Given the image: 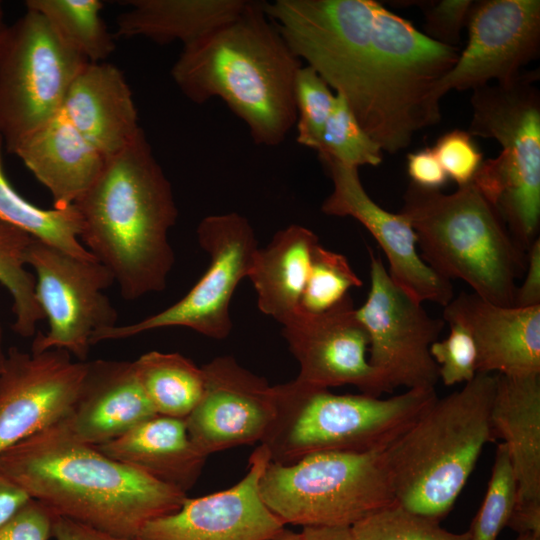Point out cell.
Returning a JSON list of instances; mask_svg holds the SVG:
<instances>
[{
  "mask_svg": "<svg viewBox=\"0 0 540 540\" xmlns=\"http://www.w3.org/2000/svg\"><path fill=\"white\" fill-rule=\"evenodd\" d=\"M52 537L55 540H137L114 536L61 516L55 517Z\"/></svg>",
  "mask_w": 540,
  "mask_h": 540,
  "instance_id": "7bdbcfd3",
  "label": "cell"
},
{
  "mask_svg": "<svg viewBox=\"0 0 540 540\" xmlns=\"http://www.w3.org/2000/svg\"><path fill=\"white\" fill-rule=\"evenodd\" d=\"M442 319L472 336L477 373L540 374V305L506 307L462 292L444 307Z\"/></svg>",
  "mask_w": 540,
  "mask_h": 540,
  "instance_id": "44dd1931",
  "label": "cell"
},
{
  "mask_svg": "<svg viewBox=\"0 0 540 540\" xmlns=\"http://www.w3.org/2000/svg\"><path fill=\"white\" fill-rule=\"evenodd\" d=\"M33 237L0 221V284L12 298L13 331L21 337L36 334L44 314L35 296V276L27 269Z\"/></svg>",
  "mask_w": 540,
  "mask_h": 540,
  "instance_id": "4dcf8cb0",
  "label": "cell"
},
{
  "mask_svg": "<svg viewBox=\"0 0 540 540\" xmlns=\"http://www.w3.org/2000/svg\"><path fill=\"white\" fill-rule=\"evenodd\" d=\"M297 142L317 150L335 95L327 83L309 66H301L295 79Z\"/></svg>",
  "mask_w": 540,
  "mask_h": 540,
  "instance_id": "d590c367",
  "label": "cell"
},
{
  "mask_svg": "<svg viewBox=\"0 0 540 540\" xmlns=\"http://www.w3.org/2000/svg\"><path fill=\"white\" fill-rule=\"evenodd\" d=\"M318 155L354 168L378 166L380 146L362 129L345 98L335 94L332 111L323 130Z\"/></svg>",
  "mask_w": 540,
  "mask_h": 540,
  "instance_id": "1f68e13d",
  "label": "cell"
},
{
  "mask_svg": "<svg viewBox=\"0 0 540 540\" xmlns=\"http://www.w3.org/2000/svg\"><path fill=\"white\" fill-rule=\"evenodd\" d=\"M384 450L322 452L289 465L270 461L261 497L285 525L351 527L396 501Z\"/></svg>",
  "mask_w": 540,
  "mask_h": 540,
  "instance_id": "9c48e42d",
  "label": "cell"
},
{
  "mask_svg": "<svg viewBox=\"0 0 540 540\" xmlns=\"http://www.w3.org/2000/svg\"><path fill=\"white\" fill-rule=\"evenodd\" d=\"M525 279L517 287L513 307L528 308L540 305V239L527 251Z\"/></svg>",
  "mask_w": 540,
  "mask_h": 540,
  "instance_id": "b9f144b4",
  "label": "cell"
},
{
  "mask_svg": "<svg viewBox=\"0 0 540 540\" xmlns=\"http://www.w3.org/2000/svg\"><path fill=\"white\" fill-rule=\"evenodd\" d=\"M247 0H129L115 38L144 37L158 44L192 43L235 18Z\"/></svg>",
  "mask_w": 540,
  "mask_h": 540,
  "instance_id": "4316f807",
  "label": "cell"
},
{
  "mask_svg": "<svg viewBox=\"0 0 540 540\" xmlns=\"http://www.w3.org/2000/svg\"><path fill=\"white\" fill-rule=\"evenodd\" d=\"M74 205L82 219L81 243L111 272L123 299L166 288L175 262L168 236L178 209L143 130L106 159Z\"/></svg>",
  "mask_w": 540,
  "mask_h": 540,
  "instance_id": "3957f363",
  "label": "cell"
},
{
  "mask_svg": "<svg viewBox=\"0 0 540 540\" xmlns=\"http://www.w3.org/2000/svg\"><path fill=\"white\" fill-rule=\"evenodd\" d=\"M52 196L53 208L72 206L100 175L106 158L60 111L11 150Z\"/></svg>",
  "mask_w": 540,
  "mask_h": 540,
  "instance_id": "cb8c5ba5",
  "label": "cell"
},
{
  "mask_svg": "<svg viewBox=\"0 0 540 540\" xmlns=\"http://www.w3.org/2000/svg\"><path fill=\"white\" fill-rule=\"evenodd\" d=\"M155 415L133 362L98 359L87 362L77 398L64 420L77 440L100 446Z\"/></svg>",
  "mask_w": 540,
  "mask_h": 540,
  "instance_id": "7402d4cb",
  "label": "cell"
},
{
  "mask_svg": "<svg viewBox=\"0 0 540 540\" xmlns=\"http://www.w3.org/2000/svg\"><path fill=\"white\" fill-rule=\"evenodd\" d=\"M301 533L305 540H355L351 528L346 526L303 527Z\"/></svg>",
  "mask_w": 540,
  "mask_h": 540,
  "instance_id": "f6af8a7d",
  "label": "cell"
},
{
  "mask_svg": "<svg viewBox=\"0 0 540 540\" xmlns=\"http://www.w3.org/2000/svg\"><path fill=\"white\" fill-rule=\"evenodd\" d=\"M273 393L274 418L260 444L281 465L322 452L384 450L437 399L435 388L383 399L297 380L273 386Z\"/></svg>",
  "mask_w": 540,
  "mask_h": 540,
  "instance_id": "52a82bcc",
  "label": "cell"
},
{
  "mask_svg": "<svg viewBox=\"0 0 540 540\" xmlns=\"http://www.w3.org/2000/svg\"><path fill=\"white\" fill-rule=\"evenodd\" d=\"M362 285L343 254L330 251L319 243L313 251L299 309L308 313L324 312L339 303L351 288Z\"/></svg>",
  "mask_w": 540,
  "mask_h": 540,
  "instance_id": "836d02e7",
  "label": "cell"
},
{
  "mask_svg": "<svg viewBox=\"0 0 540 540\" xmlns=\"http://www.w3.org/2000/svg\"><path fill=\"white\" fill-rule=\"evenodd\" d=\"M407 172L413 184L429 190H440L448 180L432 148L409 153Z\"/></svg>",
  "mask_w": 540,
  "mask_h": 540,
  "instance_id": "60d3db41",
  "label": "cell"
},
{
  "mask_svg": "<svg viewBox=\"0 0 540 540\" xmlns=\"http://www.w3.org/2000/svg\"><path fill=\"white\" fill-rule=\"evenodd\" d=\"M516 480L505 444L496 447L484 500L470 528V540H496L507 527L516 503Z\"/></svg>",
  "mask_w": 540,
  "mask_h": 540,
  "instance_id": "e575fe53",
  "label": "cell"
},
{
  "mask_svg": "<svg viewBox=\"0 0 540 540\" xmlns=\"http://www.w3.org/2000/svg\"><path fill=\"white\" fill-rule=\"evenodd\" d=\"M370 290L356 314L369 336V364L378 374L385 393L398 387L435 388L438 365L430 346L445 325L431 317L390 279L382 258L368 248Z\"/></svg>",
  "mask_w": 540,
  "mask_h": 540,
  "instance_id": "4fadbf2b",
  "label": "cell"
},
{
  "mask_svg": "<svg viewBox=\"0 0 540 540\" xmlns=\"http://www.w3.org/2000/svg\"><path fill=\"white\" fill-rule=\"evenodd\" d=\"M60 111L106 159L124 150L143 130L123 73L107 62H88L81 69Z\"/></svg>",
  "mask_w": 540,
  "mask_h": 540,
  "instance_id": "603a6c76",
  "label": "cell"
},
{
  "mask_svg": "<svg viewBox=\"0 0 540 540\" xmlns=\"http://www.w3.org/2000/svg\"><path fill=\"white\" fill-rule=\"evenodd\" d=\"M106 456L185 493L206 461L191 441L185 419L155 415L122 436L96 446Z\"/></svg>",
  "mask_w": 540,
  "mask_h": 540,
  "instance_id": "d4e9b609",
  "label": "cell"
},
{
  "mask_svg": "<svg viewBox=\"0 0 540 540\" xmlns=\"http://www.w3.org/2000/svg\"><path fill=\"white\" fill-rule=\"evenodd\" d=\"M301 66L263 1H247L235 18L183 46L171 77L193 103L222 99L255 144L277 146L296 123L294 87Z\"/></svg>",
  "mask_w": 540,
  "mask_h": 540,
  "instance_id": "277c9868",
  "label": "cell"
},
{
  "mask_svg": "<svg viewBox=\"0 0 540 540\" xmlns=\"http://www.w3.org/2000/svg\"><path fill=\"white\" fill-rule=\"evenodd\" d=\"M30 499L20 486L0 472V530Z\"/></svg>",
  "mask_w": 540,
  "mask_h": 540,
  "instance_id": "ee69618b",
  "label": "cell"
},
{
  "mask_svg": "<svg viewBox=\"0 0 540 540\" xmlns=\"http://www.w3.org/2000/svg\"><path fill=\"white\" fill-rule=\"evenodd\" d=\"M468 43L453 68L436 84L434 98L450 90L475 89L496 80L508 84L535 59L540 47L539 0L474 2L467 21Z\"/></svg>",
  "mask_w": 540,
  "mask_h": 540,
  "instance_id": "5bb4252c",
  "label": "cell"
},
{
  "mask_svg": "<svg viewBox=\"0 0 540 540\" xmlns=\"http://www.w3.org/2000/svg\"><path fill=\"white\" fill-rule=\"evenodd\" d=\"M27 264L34 271L36 300L49 329L38 332L32 353L63 349L85 362L98 331L117 325L118 313L104 291L115 283L96 259L84 260L33 239Z\"/></svg>",
  "mask_w": 540,
  "mask_h": 540,
  "instance_id": "7c38bea8",
  "label": "cell"
},
{
  "mask_svg": "<svg viewBox=\"0 0 540 540\" xmlns=\"http://www.w3.org/2000/svg\"><path fill=\"white\" fill-rule=\"evenodd\" d=\"M6 27H7V24L5 22V11L3 7V3L2 1H0V36L2 35Z\"/></svg>",
  "mask_w": 540,
  "mask_h": 540,
  "instance_id": "c3c4849f",
  "label": "cell"
},
{
  "mask_svg": "<svg viewBox=\"0 0 540 540\" xmlns=\"http://www.w3.org/2000/svg\"><path fill=\"white\" fill-rule=\"evenodd\" d=\"M6 361V352L4 351L3 345V329L0 323V372L2 371Z\"/></svg>",
  "mask_w": 540,
  "mask_h": 540,
  "instance_id": "7dc6e473",
  "label": "cell"
},
{
  "mask_svg": "<svg viewBox=\"0 0 540 540\" xmlns=\"http://www.w3.org/2000/svg\"><path fill=\"white\" fill-rule=\"evenodd\" d=\"M496 374L477 373L438 398L384 451L396 502L441 521L453 508L484 446L494 441L490 412Z\"/></svg>",
  "mask_w": 540,
  "mask_h": 540,
  "instance_id": "5b68a950",
  "label": "cell"
},
{
  "mask_svg": "<svg viewBox=\"0 0 540 540\" xmlns=\"http://www.w3.org/2000/svg\"><path fill=\"white\" fill-rule=\"evenodd\" d=\"M0 472L55 515L130 539L187 497L77 440L64 419L3 452Z\"/></svg>",
  "mask_w": 540,
  "mask_h": 540,
  "instance_id": "7a4b0ae2",
  "label": "cell"
},
{
  "mask_svg": "<svg viewBox=\"0 0 540 540\" xmlns=\"http://www.w3.org/2000/svg\"><path fill=\"white\" fill-rule=\"evenodd\" d=\"M440 522L410 511L395 501L350 528L355 540H470L468 530L450 532Z\"/></svg>",
  "mask_w": 540,
  "mask_h": 540,
  "instance_id": "d6a6232c",
  "label": "cell"
},
{
  "mask_svg": "<svg viewBox=\"0 0 540 540\" xmlns=\"http://www.w3.org/2000/svg\"><path fill=\"white\" fill-rule=\"evenodd\" d=\"M86 364L63 349L7 350L0 372V455L69 415Z\"/></svg>",
  "mask_w": 540,
  "mask_h": 540,
  "instance_id": "2e32d148",
  "label": "cell"
},
{
  "mask_svg": "<svg viewBox=\"0 0 540 540\" xmlns=\"http://www.w3.org/2000/svg\"><path fill=\"white\" fill-rule=\"evenodd\" d=\"M432 149L447 177L458 187L471 183L483 162V154L468 131H449L438 138Z\"/></svg>",
  "mask_w": 540,
  "mask_h": 540,
  "instance_id": "74e56055",
  "label": "cell"
},
{
  "mask_svg": "<svg viewBox=\"0 0 540 540\" xmlns=\"http://www.w3.org/2000/svg\"><path fill=\"white\" fill-rule=\"evenodd\" d=\"M318 244L312 230L292 224L277 231L266 247L257 249L248 278L262 313L282 323L299 309Z\"/></svg>",
  "mask_w": 540,
  "mask_h": 540,
  "instance_id": "484cf974",
  "label": "cell"
},
{
  "mask_svg": "<svg viewBox=\"0 0 540 540\" xmlns=\"http://www.w3.org/2000/svg\"><path fill=\"white\" fill-rule=\"evenodd\" d=\"M88 63L38 12H26L0 36V136L7 152L57 115Z\"/></svg>",
  "mask_w": 540,
  "mask_h": 540,
  "instance_id": "30bf717a",
  "label": "cell"
},
{
  "mask_svg": "<svg viewBox=\"0 0 540 540\" xmlns=\"http://www.w3.org/2000/svg\"><path fill=\"white\" fill-rule=\"evenodd\" d=\"M401 213L412 226L421 258L442 278L458 279L494 304L513 307L527 252L473 182L445 194L409 183Z\"/></svg>",
  "mask_w": 540,
  "mask_h": 540,
  "instance_id": "8992f818",
  "label": "cell"
},
{
  "mask_svg": "<svg viewBox=\"0 0 540 540\" xmlns=\"http://www.w3.org/2000/svg\"><path fill=\"white\" fill-rule=\"evenodd\" d=\"M204 391L185 418L188 435L206 457L260 441L275 413L273 386L242 367L232 356L202 366Z\"/></svg>",
  "mask_w": 540,
  "mask_h": 540,
  "instance_id": "ac0fdd59",
  "label": "cell"
},
{
  "mask_svg": "<svg viewBox=\"0 0 540 540\" xmlns=\"http://www.w3.org/2000/svg\"><path fill=\"white\" fill-rule=\"evenodd\" d=\"M3 147L0 136V221L69 255L84 260L95 259L79 239L82 219L75 205L62 210L44 209L24 198L5 174Z\"/></svg>",
  "mask_w": 540,
  "mask_h": 540,
  "instance_id": "f1b7e54d",
  "label": "cell"
},
{
  "mask_svg": "<svg viewBox=\"0 0 540 540\" xmlns=\"http://www.w3.org/2000/svg\"><path fill=\"white\" fill-rule=\"evenodd\" d=\"M137 540H139V539H137Z\"/></svg>",
  "mask_w": 540,
  "mask_h": 540,
  "instance_id": "f907efd6",
  "label": "cell"
},
{
  "mask_svg": "<svg viewBox=\"0 0 540 540\" xmlns=\"http://www.w3.org/2000/svg\"><path fill=\"white\" fill-rule=\"evenodd\" d=\"M539 71L508 84L473 89L469 134L497 140L502 150L480 165L472 182L496 210L525 252L539 238L540 94Z\"/></svg>",
  "mask_w": 540,
  "mask_h": 540,
  "instance_id": "ba28073f",
  "label": "cell"
},
{
  "mask_svg": "<svg viewBox=\"0 0 540 540\" xmlns=\"http://www.w3.org/2000/svg\"><path fill=\"white\" fill-rule=\"evenodd\" d=\"M449 335L429 349L438 365L439 380L445 386L471 381L477 374V350L470 333L458 324H449Z\"/></svg>",
  "mask_w": 540,
  "mask_h": 540,
  "instance_id": "8d00e7d4",
  "label": "cell"
},
{
  "mask_svg": "<svg viewBox=\"0 0 540 540\" xmlns=\"http://www.w3.org/2000/svg\"><path fill=\"white\" fill-rule=\"evenodd\" d=\"M332 181L333 189L323 201L324 214L352 217L374 237L388 260L390 279L406 295L423 304L429 301L445 307L453 298L451 281L439 276L417 251V236L401 213H391L365 191L358 168L318 155Z\"/></svg>",
  "mask_w": 540,
  "mask_h": 540,
  "instance_id": "e0dca14e",
  "label": "cell"
},
{
  "mask_svg": "<svg viewBox=\"0 0 540 540\" xmlns=\"http://www.w3.org/2000/svg\"><path fill=\"white\" fill-rule=\"evenodd\" d=\"M270 462L259 445L251 454L246 475L232 487L188 498L181 507L148 521L139 540H271L285 524L264 503L259 484Z\"/></svg>",
  "mask_w": 540,
  "mask_h": 540,
  "instance_id": "d6986e66",
  "label": "cell"
},
{
  "mask_svg": "<svg viewBox=\"0 0 540 540\" xmlns=\"http://www.w3.org/2000/svg\"><path fill=\"white\" fill-rule=\"evenodd\" d=\"M515 540H540V537L532 534H518Z\"/></svg>",
  "mask_w": 540,
  "mask_h": 540,
  "instance_id": "681fc988",
  "label": "cell"
},
{
  "mask_svg": "<svg viewBox=\"0 0 540 540\" xmlns=\"http://www.w3.org/2000/svg\"><path fill=\"white\" fill-rule=\"evenodd\" d=\"M293 54L343 96L362 129L395 154L441 120L436 84L458 47L436 42L374 0L263 1Z\"/></svg>",
  "mask_w": 540,
  "mask_h": 540,
  "instance_id": "6da1fadb",
  "label": "cell"
},
{
  "mask_svg": "<svg viewBox=\"0 0 540 540\" xmlns=\"http://www.w3.org/2000/svg\"><path fill=\"white\" fill-rule=\"evenodd\" d=\"M473 4L471 0L423 2L424 34L441 44L457 47Z\"/></svg>",
  "mask_w": 540,
  "mask_h": 540,
  "instance_id": "f35d334b",
  "label": "cell"
},
{
  "mask_svg": "<svg viewBox=\"0 0 540 540\" xmlns=\"http://www.w3.org/2000/svg\"><path fill=\"white\" fill-rule=\"evenodd\" d=\"M196 233L199 245L210 256V264L188 293L170 307L136 323L98 331L92 337V345L166 327H186L218 340L230 334L232 296L241 280L248 277L259 248L254 229L244 216L229 212L206 216Z\"/></svg>",
  "mask_w": 540,
  "mask_h": 540,
  "instance_id": "8fae6325",
  "label": "cell"
},
{
  "mask_svg": "<svg viewBox=\"0 0 540 540\" xmlns=\"http://www.w3.org/2000/svg\"><path fill=\"white\" fill-rule=\"evenodd\" d=\"M282 335L299 363L295 380L316 388L353 385L361 393H385L369 364V336L350 294L321 313L298 309L282 323Z\"/></svg>",
  "mask_w": 540,
  "mask_h": 540,
  "instance_id": "9a60e30c",
  "label": "cell"
},
{
  "mask_svg": "<svg viewBox=\"0 0 540 540\" xmlns=\"http://www.w3.org/2000/svg\"><path fill=\"white\" fill-rule=\"evenodd\" d=\"M56 516L31 498L0 530V540H49Z\"/></svg>",
  "mask_w": 540,
  "mask_h": 540,
  "instance_id": "ab89813d",
  "label": "cell"
},
{
  "mask_svg": "<svg viewBox=\"0 0 540 540\" xmlns=\"http://www.w3.org/2000/svg\"><path fill=\"white\" fill-rule=\"evenodd\" d=\"M494 439H503L516 480L507 527L540 537V374H496L490 412Z\"/></svg>",
  "mask_w": 540,
  "mask_h": 540,
  "instance_id": "ffe728a7",
  "label": "cell"
},
{
  "mask_svg": "<svg viewBox=\"0 0 540 540\" xmlns=\"http://www.w3.org/2000/svg\"><path fill=\"white\" fill-rule=\"evenodd\" d=\"M133 365L157 415L185 419L202 397V367L179 353L150 351Z\"/></svg>",
  "mask_w": 540,
  "mask_h": 540,
  "instance_id": "83f0119b",
  "label": "cell"
},
{
  "mask_svg": "<svg viewBox=\"0 0 540 540\" xmlns=\"http://www.w3.org/2000/svg\"><path fill=\"white\" fill-rule=\"evenodd\" d=\"M26 9L40 13L57 35L90 63L105 62L115 50L100 0H26Z\"/></svg>",
  "mask_w": 540,
  "mask_h": 540,
  "instance_id": "f546056e",
  "label": "cell"
},
{
  "mask_svg": "<svg viewBox=\"0 0 540 540\" xmlns=\"http://www.w3.org/2000/svg\"><path fill=\"white\" fill-rule=\"evenodd\" d=\"M271 540H305L302 533H296L284 528Z\"/></svg>",
  "mask_w": 540,
  "mask_h": 540,
  "instance_id": "bcb514c9",
  "label": "cell"
}]
</instances>
